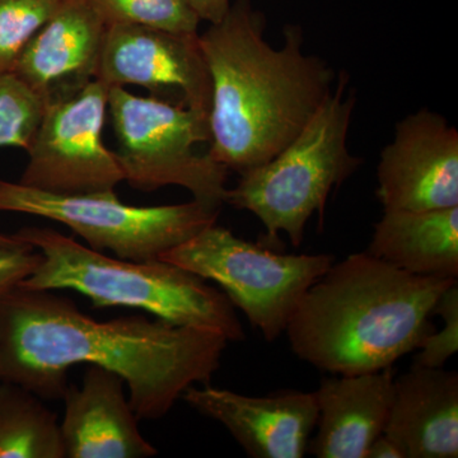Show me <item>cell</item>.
I'll use <instances>...</instances> for the list:
<instances>
[{"label": "cell", "mask_w": 458, "mask_h": 458, "mask_svg": "<svg viewBox=\"0 0 458 458\" xmlns=\"http://www.w3.org/2000/svg\"><path fill=\"white\" fill-rule=\"evenodd\" d=\"M105 25H140L176 33H198L197 14L185 0H86Z\"/></svg>", "instance_id": "d6986e66"}, {"label": "cell", "mask_w": 458, "mask_h": 458, "mask_svg": "<svg viewBox=\"0 0 458 458\" xmlns=\"http://www.w3.org/2000/svg\"><path fill=\"white\" fill-rule=\"evenodd\" d=\"M20 243H23V241L18 240L13 234L7 236V234L0 233V246H13L20 245Z\"/></svg>", "instance_id": "484cf974"}, {"label": "cell", "mask_w": 458, "mask_h": 458, "mask_svg": "<svg viewBox=\"0 0 458 458\" xmlns=\"http://www.w3.org/2000/svg\"><path fill=\"white\" fill-rule=\"evenodd\" d=\"M445 322L438 333L424 337L415 355L414 364L428 369H442L458 351V286L451 285L437 302L433 310Z\"/></svg>", "instance_id": "7402d4cb"}, {"label": "cell", "mask_w": 458, "mask_h": 458, "mask_svg": "<svg viewBox=\"0 0 458 458\" xmlns=\"http://www.w3.org/2000/svg\"><path fill=\"white\" fill-rule=\"evenodd\" d=\"M366 252L414 276L457 279L458 207L384 210Z\"/></svg>", "instance_id": "e0dca14e"}, {"label": "cell", "mask_w": 458, "mask_h": 458, "mask_svg": "<svg viewBox=\"0 0 458 458\" xmlns=\"http://www.w3.org/2000/svg\"><path fill=\"white\" fill-rule=\"evenodd\" d=\"M106 31L86 0H64L26 45L12 73L44 105L69 98L98 80Z\"/></svg>", "instance_id": "4fadbf2b"}, {"label": "cell", "mask_w": 458, "mask_h": 458, "mask_svg": "<svg viewBox=\"0 0 458 458\" xmlns=\"http://www.w3.org/2000/svg\"><path fill=\"white\" fill-rule=\"evenodd\" d=\"M377 198L384 210L458 207V132L442 114L421 108L396 125L381 152Z\"/></svg>", "instance_id": "8fae6325"}, {"label": "cell", "mask_w": 458, "mask_h": 458, "mask_svg": "<svg viewBox=\"0 0 458 458\" xmlns=\"http://www.w3.org/2000/svg\"><path fill=\"white\" fill-rule=\"evenodd\" d=\"M219 210L197 200L161 207L123 204L116 192L63 195L0 180V212L62 223L96 251L131 261L156 260L218 219Z\"/></svg>", "instance_id": "ba28073f"}, {"label": "cell", "mask_w": 458, "mask_h": 458, "mask_svg": "<svg viewBox=\"0 0 458 458\" xmlns=\"http://www.w3.org/2000/svg\"><path fill=\"white\" fill-rule=\"evenodd\" d=\"M117 373L89 364L82 386L68 385L60 436L65 458H149L158 450L141 436Z\"/></svg>", "instance_id": "5bb4252c"}, {"label": "cell", "mask_w": 458, "mask_h": 458, "mask_svg": "<svg viewBox=\"0 0 458 458\" xmlns=\"http://www.w3.org/2000/svg\"><path fill=\"white\" fill-rule=\"evenodd\" d=\"M181 399L222 424L251 458L304 457L318 423L315 393L282 390L255 397L207 384L191 386Z\"/></svg>", "instance_id": "7c38bea8"}, {"label": "cell", "mask_w": 458, "mask_h": 458, "mask_svg": "<svg viewBox=\"0 0 458 458\" xmlns=\"http://www.w3.org/2000/svg\"><path fill=\"white\" fill-rule=\"evenodd\" d=\"M13 236L42 256L40 265L20 283L23 288L71 289L89 298L96 309L129 307L176 327L221 334L229 343L245 339L227 295L182 267L159 259L110 258L53 228H21Z\"/></svg>", "instance_id": "277c9868"}, {"label": "cell", "mask_w": 458, "mask_h": 458, "mask_svg": "<svg viewBox=\"0 0 458 458\" xmlns=\"http://www.w3.org/2000/svg\"><path fill=\"white\" fill-rule=\"evenodd\" d=\"M384 434L403 458H457V372L414 364L394 379Z\"/></svg>", "instance_id": "2e32d148"}, {"label": "cell", "mask_w": 458, "mask_h": 458, "mask_svg": "<svg viewBox=\"0 0 458 458\" xmlns=\"http://www.w3.org/2000/svg\"><path fill=\"white\" fill-rule=\"evenodd\" d=\"M199 20L207 21L210 25L221 22L231 8V0H185Z\"/></svg>", "instance_id": "cb8c5ba5"}, {"label": "cell", "mask_w": 458, "mask_h": 458, "mask_svg": "<svg viewBox=\"0 0 458 458\" xmlns=\"http://www.w3.org/2000/svg\"><path fill=\"white\" fill-rule=\"evenodd\" d=\"M108 89L98 80L80 92L45 105L18 182L53 194L114 191L123 174L102 141Z\"/></svg>", "instance_id": "9c48e42d"}, {"label": "cell", "mask_w": 458, "mask_h": 458, "mask_svg": "<svg viewBox=\"0 0 458 458\" xmlns=\"http://www.w3.org/2000/svg\"><path fill=\"white\" fill-rule=\"evenodd\" d=\"M366 458H403V454H400L394 443L382 433L369 445Z\"/></svg>", "instance_id": "d4e9b609"}, {"label": "cell", "mask_w": 458, "mask_h": 458, "mask_svg": "<svg viewBox=\"0 0 458 458\" xmlns=\"http://www.w3.org/2000/svg\"><path fill=\"white\" fill-rule=\"evenodd\" d=\"M228 343L144 316L98 321L51 291L17 285L0 297V379L63 400L71 367L95 364L122 377L140 420L165 417L189 387L212 381Z\"/></svg>", "instance_id": "6da1fadb"}, {"label": "cell", "mask_w": 458, "mask_h": 458, "mask_svg": "<svg viewBox=\"0 0 458 458\" xmlns=\"http://www.w3.org/2000/svg\"><path fill=\"white\" fill-rule=\"evenodd\" d=\"M107 108L119 149L123 181L132 189L155 191L180 186L199 203L221 209L228 168L209 153V116L156 98H140L123 87L108 89Z\"/></svg>", "instance_id": "8992f818"}, {"label": "cell", "mask_w": 458, "mask_h": 458, "mask_svg": "<svg viewBox=\"0 0 458 458\" xmlns=\"http://www.w3.org/2000/svg\"><path fill=\"white\" fill-rule=\"evenodd\" d=\"M457 279L419 276L360 252L334 262L285 328L301 360L337 376L393 367L432 331L429 316Z\"/></svg>", "instance_id": "3957f363"}, {"label": "cell", "mask_w": 458, "mask_h": 458, "mask_svg": "<svg viewBox=\"0 0 458 458\" xmlns=\"http://www.w3.org/2000/svg\"><path fill=\"white\" fill-rule=\"evenodd\" d=\"M393 367L325 377L315 391L318 417L307 452L318 458H366L384 433L394 396Z\"/></svg>", "instance_id": "9a60e30c"}, {"label": "cell", "mask_w": 458, "mask_h": 458, "mask_svg": "<svg viewBox=\"0 0 458 458\" xmlns=\"http://www.w3.org/2000/svg\"><path fill=\"white\" fill-rule=\"evenodd\" d=\"M41 260L40 252L29 243L0 246V297L29 278Z\"/></svg>", "instance_id": "603a6c76"}, {"label": "cell", "mask_w": 458, "mask_h": 458, "mask_svg": "<svg viewBox=\"0 0 458 458\" xmlns=\"http://www.w3.org/2000/svg\"><path fill=\"white\" fill-rule=\"evenodd\" d=\"M64 0H0V75L12 73L30 40Z\"/></svg>", "instance_id": "ffe728a7"}, {"label": "cell", "mask_w": 458, "mask_h": 458, "mask_svg": "<svg viewBox=\"0 0 458 458\" xmlns=\"http://www.w3.org/2000/svg\"><path fill=\"white\" fill-rule=\"evenodd\" d=\"M98 80L108 89L144 87L152 98L209 116L212 81L199 33L140 25L108 26Z\"/></svg>", "instance_id": "30bf717a"}, {"label": "cell", "mask_w": 458, "mask_h": 458, "mask_svg": "<svg viewBox=\"0 0 458 458\" xmlns=\"http://www.w3.org/2000/svg\"><path fill=\"white\" fill-rule=\"evenodd\" d=\"M265 20L251 0H236L221 22L199 35L210 81L208 153L242 174L288 146L333 93L335 72L303 53V32L284 27V47L264 38Z\"/></svg>", "instance_id": "7a4b0ae2"}, {"label": "cell", "mask_w": 458, "mask_h": 458, "mask_svg": "<svg viewBox=\"0 0 458 458\" xmlns=\"http://www.w3.org/2000/svg\"><path fill=\"white\" fill-rule=\"evenodd\" d=\"M44 110V102L16 75H0V148L29 149Z\"/></svg>", "instance_id": "44dd1931"}, {"label": "cell", "mask_w": 458, "mask_h": 458, "mask_svg": "<svg viewBox=\"0 0 458 458\" xmlns=\"http://www.w3.org/2000/svg\"><path fill=\"white\" fill-rule=\"evenodd\" d=\"M0 458H65L55 412L38 394L3 379Z\"/></svg>", "instance_id": "ac0fdd59"}, {"label": "cell", "mask_w": 458, "mask_h": 458, "mask_svg": "<svg viewBox=\"0 0 458 458\" xmlns=\"http://www.w3.org/2000/svg\"><path fill=\"white\" fill-rule=\"evenodd\" d=\"M348 83L343 72L297 137L267 164L240 174L237 185L225 191V203L258 216L267 243L278 242L284 232L292 245H302L307 222L318 213L322 228L331 191L363 164L346 144L355 107V93L345 95Z\"/></svg>", "instance_id": "5b68a950"}, {"label": "cell", "mask_w": 458, "mask_h": 458, "mask_svg": "<svg viewBox=\"0 0 458 458\" xmlns=\"http://www.w3.org/2000/svg\"><path fill=\"white\" fill-rule=\"evenodd\" d=\"M158 259L216 283L267 343L285 333L304 293L335 262L327 254H280L216 223Z\"/></svg>", "instance_id": "52a82bcc"}]
</instances>
